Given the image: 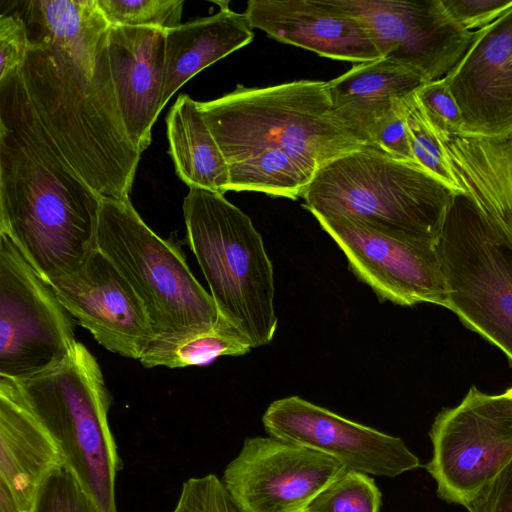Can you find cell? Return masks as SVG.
<instances>
[{"mask_svg": "<svg viewBox=\"0 0 512 512\" xmlns=\"http://www.w3.org/2000/svg\"><path fill=\"white\" fill-rule=\"evenodd\" d=\"M28 31L21 75L43 125L77 175L102 198L130 199L141 153L118 107L109 24L95 0L14 1Z\"/></svg>", "mask_w": 512, "mask_h": 512, "instance_id": "cell-1", "label": "cell"}, {"mask_svg": "<svg viewBox=\"0 0 512 512\" xmlns=\"http://www.w3.org/2000/svg\"><path fill=\"white\" fill-rule=\"evenodd\" d=\"M102 199L43 125L21 71L0 80V233L45 281L75 272L97 249Z\"/></svg>", "mask_w": 512, "mask_h": 512, "instance_id": "cell-2", "label": "cell"}, {"mask_svg": "<svg viewBox=\"0 0 512 512\" xmlns=\"http://www.w3.org/2000/svg\"><path fill=\"white\" fill-rule=\"evenodd\" d=\"M228 167L250 157L286 154L314 175L328 162L366 142L336 114L328 82L297 80L236 88L198 102Z\"/></svg>", "mask_w": 512, "mask_h": 512, "instance_id": "cell-3", "label": "cell"}, {"mask_svg": "<svg viewBox=\"0 0 512 512\" xmlns=\"http://www.w3.org/2000/svg\"><path fill=\"white\" fill-rule=\"evenodd\" d=\"M456 192L420 166L366 143L314 175L302 198L313 216H343L436 245Z\"/></svg>", "mask_w": 512, "mask_h": 512, "instance_id": "cell-4", "label": "cell"}, {"mask_svg": "<svg viewBox=\"0 0 512 512\" xmlns=\"http://www.w3.org/2000/svg\"><path fill=\"white\" fill-rule=\"evenodd\" d=\"M190 249L222 318L253 348L277 330L273 265L247 214L224 194L190 188L183 201Z\"/></svg>", "mask_w": 512, "mask_h": 512, "instance_id": "cell-5", "label": "cell"}, {"mask_svg": "<svg viewBox=\"0 0 512 512\" xmlns=\"http://www.w3.org/2000/svg\"><path fill=\"white\" fill-rule=\"evenodd\" d=\"M14 382L97 511L117 512L122 462L108 423L111 395L95 357L77 341L57 366Z\"/></svg>", "mask_w": 512, "mask_h": 512, "instance_id": "cell-6", "label": "cell"}, {"mask_svg": "<svg viewBox=\"0 0 512 512\" xmlns=\"http://www.w3.org/2000/svg\"><path fill=\"white\" fill-rule=\"evenodd\" d=\"M436 250L448 286V308L502 350L512 364V234L456 193Z\"/></svg>", "mask_w": 512, "mask_h": 512, "instance_id": "cell-7", "label": "cell"}, {"mask_svg": "<svg viewBox=\"0 0 512 512\" xmlns=\"http://www.w3.org/2000/svg\"><path fill=\"white\" fill-rule=\"evenodd\" d=\"M97 249L141 299L155 335L218 323L211 294L196 280L181 250L149 228L130 199H102Z\"/></svg>", "mask_w": 512, "mask_h": 512, "instance_id": "cell-8", "label": "cell"}, {"mask_svg": "<svg viewBox=\"0 0 512 512\" xmlns=\"http://www.w3.org/2000/svg\"><path fill=\"white\" fill-rule=\"evenodd\" d=\"M76 342L73 316L0 233V377L20 381L48 371Z\"/></svg>", "mask_w": 512, "mask_h": 512, "instance_id": "cell-9", "label": "cell"}, {"mask_svg": "<svg viewBox=\"0 0 512 512\" xmlns=\"http://www.w3.org/2000/svg\"><path fill=\"white\" fill-rule=\"evenodd\" d=\"M429 435L433 455L426 468L437 495L464 505L512 460V397L472 386L459 405L436 416Z\"/></svg>", "mask_w": 512, "mask_h": 512, "instance_id": "cell-10", "label": "cell"}, {"mask_svg": "<svg viewBox=\"0 0 512 512\" xmlns=\"http://www.w3.org/2000/svg\"><path fill=\"white\" fill-rule=\"evenodd\" d=\"M342 250L350 270L381 301L448 308V286L434 244L390 234L343 216H314Z\"/></svg>", "mask_w": 512, "mask_h": 512, "instance_id": "cell-11", "label": "cell"}, {"mask_svg": "<svg viewBox=\"0 0 512 512\" xmlns=\"http://www.w3.org/2000/svg\"><path fill=\"white\" fill-rule=\"evenodd\" d=\"M347 469L334 458L278 438H246L221 482L245 512H305Z\"/></svg>", "mask_w": 512, "mask_h": 512, "instance_id": "cell-12", "label": "cell"}, {"mask_svg": "<svg viewBox=\"0 0 512 512\" xmlns=\"http://www.w3.org/2000/svg\"><path fill=\"white\" fill-rule=\"evenodd\" d=\"M367 25L383 58L420 74L427 82L444 78L473 40L442 0H339Z\"/></svg>", "mask_w": 512, "mask_h": 512, "instance_id": "cell-13", "label": "cell"}, {"mask_svg": "<svg viewBox=\"0 0 512 512\" xmlns=\"http://www.w3.org/2000/svg\"><path fill=\"white\" fill-rule=\"evenodd\" d=\"M262 423L269 436L328 455L349 471L396 477L420 466L404 441L298 396L273 401Z\"/></svg>", "mask_w": 512, "mask_h": 512, "instance_id": "cell-14", "label": "cell"}, {"mask_svg": "<svg viewBox=\"0 0 512 512\" xmlns=\"http://www.w3.org/2000/svg\"><path fill=\"white\" fill-rule=\"evenodd\" d=\"M48 283L73 318L110 352L140 359L156 336L141 299L98 249L78 270Z\"/></svg>", "mask_w": 512, "mask_h": 512, "instance_id": "cell-15", "label": "cell"}, {"mask_svg": "<svg viewBox=\"0 0 512 512\" xmlns=\"http://www.w3.org/2000/svg\"><path fill=\"white\" fill-rule=\"evenodd\" d=\"M445 79L461 112V135L512 132V8L473 32L470 47Z\"/></svg>", "mask_w": 512, "mask_h": 512, "instance_id": "cell-16", "label": "cell"}, {"mask_svg": "<svg viewBox=\"0 0 512 512\" xmlns=\"http://www.w3.org/2000/svg\"><path fill=\"white\" fill-rule=\"evenodd\" d=\"M252 28L319 56L361 63L382 58L365 22L339 0H249Z\"/></svg>", "mask_w": 512, "mask_h": 512, "instance_id": "cell-17", "label": "cell"}, {"mask_svg": "<svg viewBox=\"0 0 512 512\" xmlns=\"http://www.w3.org/2000/svg\"><path fill=\"white\" fill-rule=\"evenodd\" d=\"M108 54L114 91L128 137L139 153L151 143L162 111L166 31L109 26Z\"/></svg>", "mask_w": 512, "mask_h": 512, "instance_id": "cell-18", "label": "cell"}, {"mask_svg": "<svg viewBox=\"0 0 512 512\" xmlns=\"http://www.w3.org/2000/svg\"><path fill=\"white\" fill-rule=\"evenodd\" d=\"M62 453L21 397L15 382L0 377V480L12 491L24 512L58 467Z\"/></svg>", "mask_w": 512, "mask_h": 512, "instance_id": "cell-19", "label": "cell"}, {"mask_svg": "<svg viewBox=\"0 0 512 512\" xmlns=\"http://www.w3.org/2000/svg\"><path fill=\"white\" fill-rule=\"evenodd\" d=\"M427 81L416 71L387 58L354 64L328 81L331 103L339 118L362 141L370 143L377 124L396 99Z\"/></svg>", "mask_w": 512, "mask_h": 512, "instance_id": "cell-20", "label": "cell"}, {"mask_svg": "<svg viewBox=\"0 0 512 512\" xmlns=\"http://www.w3.org/2000/svg\"><path fill=\"white\" fill-rule=\"evenodd\" d=\"M462 190L491 221L512 234V132L440 139Z\"/></svg>", "mask_w": 512, "mask_h": 512, "instance_id": "cell-21", "label": "cell"}, {"mask_svg": "<svg viewBox=\"0 0 512 512\" xmlns=\"http://www.w3.org/2000/svg\"><path fill=\"white\" fill-rule=\"evenodd\" d=\"M217 4V13L166 31L162 109L194 75L253 40L246 15L231 10L229 2Z\"/></svg>", "mask_w": 512, "mask_h": 512, "instance_id": "cell-22", "label": "cell"}, {"mask_svg": "<svg viewBox=\"0 0 512 512\" xmlns=\"http://www.w3.org/2000/svg\"><path fill=\"white\" fill-rule=\"evenodd\" d=\"M166 126L175 171L189 189L227 192L228 165L198 101L187 94L179 95L167 115Z\"/></svg>", "mask_w": 512, "mask_h": 512, "instance_id": "cell-23", "label": "cell"}, {"mask_svg": "<svg viewBox=\"0 0 512 512\" xmlns=\"http://www.w3.org/2000/svg\"><path fill=\"white\" fill-rule=\"evenodd\" d=\"M252 348L250 342L220 316L213 327L156 335L139 360L147 368H179L206 365L220 356L244 355Z\"/></svg>", "mask_w": 512, "mask_h": 512, "instance_id": "cell-24", "label": "cell"}, {"mask_svg": "<svg viewBox=\"0 0 512 512\" xmlns=\"http://www.w3.org/2000/svg\"><path fill=\"white\" fill-rule=\"evenodd\" d=\"M411 149L417 164L456 193H462L447 151L427 120L415 92L402 98Z\"/></svg>", "mask_w": 512, "mask_h": 512, "instance_id": "cell-25", "label": "cell"}, {"mask_svg": "<svg viewBox=\"0 0 512 512\" xmlns=\"http://www.w3.org/2000/svg\"><path fill=\"white\" fill-rule=\"evenodd\" d=\"M382 494L368 474L345 471L326 486L305 512H380Z\"/></svg>", "mask_w": 512, "mask_h": 512, "instance_id": "cell-26", "label": "cell"}, {"mask_svg": "<svg viewBox=\"0 0 512 512\" xmlns=\"http://www.w3.org/2000/svg\"><path fill=\"white\" fill-rule=\"evenodd\" d=\"M95 1L109 26L148 27L168 31L182 24V0Z\"/></svg>", "mask_w": 512, "mask_h": 512, "instance_id": "cell-27", "label": "cell"}, {"mask_svg": "<svg viewBox=\"0 0 512 512\" xmlns=\"http://www.w3.org/2000/svg\"><path fill=\"white\" fill-rule=\"evenodd\" d=\"M30 512H98L74 474L63 464L40 487Z\"/></svg>", "mask_w": 512, "mask_h": 512, "instance_id": "cell-28", "label": "cell"}, {"mask_svg": "<svg viewBox=\"0 0 512 512\" xmlns=\"http://www.w3.org/2000/svg\"><path fill=\"white\" fill-rule=\"evenodd\" d=\"M415 96L439 139L463 133L461 112L445 77L425 83Z\"/></svg>", "mask_w": 512, "mask_h": 512, "instance_id": "cell-29", "label": "cell"}, {"mask_svg": "<svg viewBox=\"0 0 512 512\" xmlns=\"http://www.w3.org/2000/svg\"><path fill=\"white\" fill-rule=\"evenodd\" d=\"M172 512H245L214 474L189 478Z\"/></svg>", "mask_w": 512, "mask_h": 512, "instance_id": "cell-30", "label": "cell"}, {"mask_svg": "<svg viewBox=\"0 0 512 512\" xmlns=\"http://www.w3.org/2000/svg\"><path fill=\"white\" fill-rule=\"evenodd\" d=\"M29 49L26 23L15 8L0 14V80L21 71Z\"/></svg>", "mask_w": 512, "mask_h": 512, "instance_id": "cell-31", "label": "cell"}, {"mask_svg": "<svg viewBox=\"0 0 512 512\" xmlns=\"http://www.w3.org/2000/svg\"><path fill=\"white\" fill-rule=\"evenodd\" d=\"M370 144L396 159L418 165L410 145L402 98L395 100L389 112L377 124Z\"/></svg>", "mask_w": 512, "mask_h": 512, "instance_id": "cell-32", "label": "cell"}, {"mask_svg": "<svg viewBox=\"0 0 512 512\" xmlns=\"http://www.w3.org/2000/svg\"><path fill=\"white\" fill-rule=\"evenodd\" d=\"M452 18L464 29L485 28L512 8V0H442Z\"/></svg>", "mask_w": 512, "mask_h": 512, "instance_id": "cell-33", "label": "cell"}, {"mask_svg": "<svg viewBox=\"0 0 512 512\" xmlns=\"http://www.w3.org/2000/svg\"><path fill=\"white\" fill-rule=\"evenodd\" d=\"M463 506L469 512H512V460Z\"/></svg>", "mask_w": 512, "mask_h": 512, "instance_id": "cell-34", "label": "cell"}, {"mask_svg": "<svg viewBox=\"0 0 512 512\" xmlns=\"http://www.w3.org/2000/svg\"><path fill=\"white\" fill-rule=\"evenodd\" d=\"M0 512H24L10 488L0 480Z\"/></svg>", "mask_w": 512, "mask_h": 512, "instance_id": "cell-35", "label": "cell"}, {"mask_svg": "<svg viewBox=\"0 0 512 512\" xmlns=\"http://www.w3.org/2000/svg\"><path fill=\"white\" fill-rule=\"evenodd\" d=\"M507 395H509L510 397H512V387L509 388L506 392H505Z\"/></svg>", "mask_w": 512, "mask_h": 512, "instance_id": "cell-36", "label": "cell"}]
</instances>
